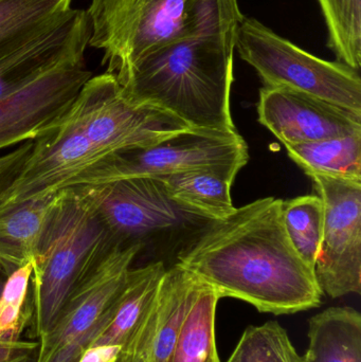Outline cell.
Masks as SVG:
<instances>
[{
  "label": "cell",
  "mask_w": 361,
  "mask_h": 362,
  "mask_svg": "<svg viewBox=\"0 0 361 362\" xmlns=\"http://www.w3.org/2000/svg\"><path fill=\"white\" fill-rule=\"evenodd\" d=\"M290 158L307 176L361 180V133L285 146Z\"/></svg>",
  "instance_id": "cell-21"
},
{
  "label": "cell",
  "mask_w": 361,
  "mask_h": 362,
  "mask_svg": "<svg viewBox=\"0 0 361 362\" xmlns=\"http://www.w3.org/2000/svg\"><path fill=\"white\" fill-rule=\"evenodd\" d=\"M329 30V47L338 62L361 66V0H318Z\"/></svg>",
  "instance_id": "cell-24"
},
{
  "label": "cell",
  "mask_w": 361,
  "mask_h": 362,
  "mask_svg": "<svg viewBox=\"0 0 361 362\" xmlns=\"http://www.w3.org/2000/svg\"><path fill=\"white\" fill-rule=\"evenodd\" d=\"M34 141L17 146L8 154L0 156V195L10 187L25 165L33 148Z\"/></svg>",
  "instance_id": "cell-27"
},
{
  "label": "cell",
  "mask_w": 361,
  "mask_h": 362,
  "mask_svg": "<svg viewBox=\"0 0 361 362\" xmlns=\"http://www.w3.org/2000/svg\"><path fill=\"white\" fill-rule=\"evenodd\" d=\"M258 115L284 146L361 133V114L286 87H263Z\"/></svg>",
  "instance_id": "cell-13"
},
{
  "label": "cell",
  "mask_w": 361,
  "mask_h": 362,
  "mask_svg": "<svg viewBox=\"0 0 361 362\" xmlns=\"http://www.w3.org/2000/svg\"><path fill=\"white\" fill-rule=\"evenodd\" d=\"M116 362H129V361H121V359L118 358V361H117Z\"/></svg>",
  "instance_id": "cell-32"
},
{
  "label": "cell",
  "mask_w": 361,
  "mask_h": 362,
  "mask_svg": "<svg viewBox=\"0 0 361 362\" xmlns=\"http://www.w3.org/2000/svg\"><path fill=\"white\" fill-rule=\"evenodd\" d=\"M33 264H28L6 276L0 295V340L19 341L27 321L31 320L30 280Z\"/></svg>",
  "instance_id": "cell-26"
},
{
  "label": "cell",
  "mask_w": 361,
  "mask_h": 362,
  "mask_svg": "<svg viewBox=\"0 0 361 362\" xmlns=\"http://www.w3.org/2000/svg\"><path fill=\"white\" fill-rule=\"evenodd\" d=\"M143 249L140 244L116 245L74 285L52 329L40 339L35 362H78L110 322L112 305Z\"/></svg>",
  "instance_id": "cell-9"
},
{
  "label": "cell",
  "mask_w": 361,
  "mask_h": 362,
  "mask_svg": "<svg viewBox=\"0 0 361 362\" xmlns=\"http://www.w3.org/2000/svg\"><path fill=\"white\" fill-rule=\"evenodd\" d=\"M89 37L86 11L72 8L46 33L0 59V98L23 88L61 64L85 59Z\"/></svg>",
  "instance_id": "cell-14"
},
{
  "label": "cell",
  "mask_w": 361,
  "mask_h": 362,
  "mask_svg": "<svg viewBox=\"0 0 361 362\" xmlns=\"http://www.w3.org/2000/svg\"><path fill=\"white\" fill-rule=\"evenodd\" d=\"M8 344L6 341H0V356H1L2 354H4V351L6 350V348H8Z\"/></svg>",
  "instance_id": "cell-30"
},
{
  "label": "cell",
  "mask_w": 361,
  "mask_h": 362,
  "mask_svg": "<svg viewBox=\"0 0 361 362\" xmlns=\"http://www.w3.org/2000/svg\"><path fill=\"white\" fill-rule=\"evenodd\" d=\"M116 245L86 187L59 192L30 280V321L36 338L50 332L74 285Z\"/></svg>",
  "instance_id": "cell-3"
},
{
  "label": "cell",
  "mask_w": 361,
  "mask_h": 362,
  "mask_svg": "<svg viewBox=\"0 0 361 362\" xmlns=\"http://www.w3.org/2000/svg\"><path fill=\"white\" fill-rule=\"evenodd\" d=\"M59 192L0 210V269L6 276L33 264Z\"/></svg>",
  "instance_id": "cell-17"
},
{
  "label": "cell",
  "mask_w": 361,
  "mask_h": 362,
  "mask_svg": "<svg viewBox=\"0 0 361 362\" xmlns=\"http://www.w3.org/2000/svg\"><path fill=\"white\" fill-rule=\"evenodd\" d=\"M237 0H201L194 25L114 74L125 95L189 127L237 132L230 110Z\"/></svg>",
  "instance_id": "cell-2"
},
{
  "label": "cell",
  "mask_w": 361,
  "mask_h": 362,
  "mask_svg": "<svg viewBox=\"0 0 361 362\" xmlns=\"http://www.w3.org/2000/svg\"><path fill=\"white\" fill-rule=\"evenodd\" d=\"M91 76L85 59H76L0 98V151L35 141L59 127Z\"/></svg>",
  "instance_id": "cell-11"
},
{
  "label": "cell",
  "mask_w": 361,
  "mask_h": 362,
  "mask_svg": "<svg viewBox=\"0 0 361 362\" xmlns=\"http://www.w3.org/2000/svg\"><path fill=\"white\" fill-rule=\"evenodd\" d=\"M304 362H361V316L352 308H330L309 321Z\"/></svg>",
  "instance_id": "cell-19"
},
{
  "label": "cell",
  "mask_w": 361,
  "mask_h": 362,
  "mask_svg": "<svg viewBox=\"0 0 361 362\" xmlns=\"http://www.w3.org/2000/svg\"><path fill=\"white\" fill-rule=\"evenodd\" d=\"M282 216L292 246L301 259L315 269L324 236V204L321 197L316 194L283 200Z\"/></svg>",
  "instance_id": "cell-23"
},
{
  "label": "cell",
  "mask_w": 361,
  "mask_h": 362,
  "mask_svg": "<svg viewBox=\"0 0 361 362\" xmlns=\"http://www.w3.org/2000/svg\"><path fill=\"white\" fill-rule=\"evenodd\" d=\"M218 301L215 291L199 281L170 362H220L215 341Z\"/></svg>",
  "instance_id": "cell-22"
},
{
  "label": "cell",
  "mask_w": 361,
  "mask_h": 362,
  "mask_svg": "<svg viewBox=\"0 0 361 362\" xmlns=\"http://www.w3.org/2000/svg\"><path fill=\"white\" fill-rule=\"evenodd\" d=\"M201 0H91L88 46L103 51L106 71L118 74L148 51L186 35Z\"/></svg>",
  "instance_id": "cell-6"
},
{
  "label": "cell",
  "mask_w": 361,
  "mask_h": 362,
  "mask_svg": "<svg viewBox=\"0 0 361 362\" xmlns=\"http://www.w3.org/2000/svg\"><path fill=\"white\" fill-rule=\"evenodd\" d=\"M239 171L235 168L194 170L157 180L162 181L170 199L180 208L209 221H220L235 210L230 189Z\"/></svg>",
  "instance_id": "cell-18"
},
{
  "label": "cell",
  "mask_w": 361,
  "mask_h": 362,
  "mask_svg": "<svg viewBox=\"0 0 361 362\" xmlns=\"http://www.w3.org/2000/svg\"><path fill=\"white\" fill-rule=\"evenodd\" d=\"M227 362H304L288 332L276 321L245 329Z\"/></svg>",
  "instance_id": "cell-25"
},
{
  "label": "cell",
  "mask_w": 361,
  "mask_h": 362,
  "mask_svg": "<svg viewBox=\"0 0 361 362\" xmlns=\"http://www.w3.org/2000/svg\"><path fill=\"white\" fill-rule=\"evenodd\" d=\"M235 48L256 70L264 86L295 89L361 114L358 70L314 57L243 15L235 32Z\"/></svg>",
  "instance_id": "cell-5"
},
{
  "label": "cell",
  "mask_w": 361,
  "mask_h": 362,
  "mask_svg": "<svg viewBox=\"0 0 361 362\" xmlns=\"http://www.w3.org/2000/svg\"><path fill=\"white\" fill-rule=\"evenodd\" d=\"M199 278L178 263L165 270L156 300V314L146 362H170Z\"/></svg>",
  "instance_id": "cell-16"
},
{
  "label": "cell",
  "mask_w": 361,
  "mask_h": 362,
  "mask_svg": "<svg viewBox=\"0 0 361 362\" xmlns=\"http://www.w3.org/2000/svg\"><path fill=\"white\" fill-rule=\"evenodd\" d=\"M63 121L106 156L146 148L191 129L165 110L129 100L107 71L83 85Z\"/></svg>",
  "instance_id": "cell-7"
},
{
  "label": "cell",
  "mask_w": 361,
  "mask_h": 362,
  "mask_svg": "<svg viewBox=\"0 0 361 362\" xmlns=\"http://www.w3.org/2000/svg\"><path fill=\"white\" fill-rule=\"evenodd\" d=\"M73 0H0V59L61 23Z\"/></svg>",
  "instance_id": "cell-20"
},
{
  "label": "cell",
  "mask_w": 361,
  "mask_h": 362,
  "mask_svg": "<svg viewBox=\"0 0 361 362\" xmlns=\"http://www.w3.org/2000/svg\"><path fill=\"white\" fill-rule=\"evenodd\" d=\"M86 187L100 218L117 244L156 246L161 255L178 253L209 225V219L172 202L162 181L129 178Z\"/></svg>",
  "instance_id": "cell-4"
},
{
  "label": "cell",
  "mask_w": 361,
  "mask_h": 362,
  "mask_svg": "<svg viewBox=\"0 0 361 362\" xmlns=\"http://www.w3.org/2000/svg\"><path fill=\"white\" fill-rule=\"evenodd\" d=\"M324 204V228L315 274L336 299L361 291V180L309 176Z\"/></svg>",
  "instance_id": "cell-10"
},
{
  "label": "cell",
  "mask_w": 361,
  "mask_h": 362,
  "mask_svg": "<svg viewBox=\"0 0 361 362\" xmlns=\"http://www.w3.org/2000/svg\"><path fill=\"white\" fill-rule=\"evenodd\" d=\"M107 157L81 132L61 121L34 141L18 175L0 195V210L69 187L78 176Z\"/></svg>",
  "instance_id": "cell-12"
},
{
  "label": "cell",
  "mask_w": 361,
  "mask_h": 362,
  "mask_svg": "<svg viewBox=\"0 0 361 362\" xmlns=\"http://www.w3.org/2000/svg\"><path fill=\"white\" fill-rule=\"evenodd\" d=\"M4 281L2 279H0V295H1L2 287H4Z\"/></svg>",
  "instance_id": "cell-31"
},
{
  "label": "cell",
  "mask_w": 361,
  "mask_h": 362,
  "mask_svg": "<svg viewBox=\"0 0 361 362\" xmlns=\"http://www.w3.org/2000/svg\"><path fill=\"white\" fill-rule=\"evenodd\" d=\"M122 348L119 346H88L78 362H116Z\"/></svg>",
  "instance_id": "cell-28"
},
{
  "label": "cell",
  "mask_w": 361,
  "mask_h": 362,
  "mask_svg": "<svg viewBox=\"0 0 361 362\" xmlns=\"http://www.w3.org/2000/svg\"><path fill=\"white\" fill-rule=\"evenodd\" d=\"M21 354H25V353H21ZM21 354L15 355V356L11 357V358L4 359V361H0V362H21L20 357L18 356V355Z\"/></svg>",
  "instance_id": "cell-29"
},
{
  "label": "cell",
  "mask_w": 361,
  "mask_h": 362,
  "mask_svg": "<svg viewBox=\"0 0 361 362\" xmlns=\"http://www.w3.org/2000/svg\"><path fill=\"white\" fill-rule=\"evenodd\" d=\"M248 159L247 144L237 132L190 129L146 148L112 155L78 176L70 187L129 178H160L194 170H242Z\"/></svg>",
  "instance_id": "cell-8"
},
{
  "label": "cell",
  "mask_w": 361,
  "mask_h": 362,
  "mask_svg": "<svg viewBox=\"0 0 361 362\" xmlns=\"http://www.w3.org/2000/svg\"><path fill=\"white\" fill-rule=\"evenodd\" d=\"M167 268L161 261L131 268L124 286L112 305L110 322L91 340L88 346L123 348L154 310L159 286Z\"/></svg>",
  "instance_id": "cell-15"
},
{
  "label": "cell",
  "mask_w": 361,
  "mask_h": 362,
  "mask_svg": "<svg viewBox=\"0 0 361 362\" xmlns=\"http://www.w3.org/2000/svg\"><path fill=\"white\" fill-rule=\"evenodd\" d=\"M283 199L265 197L210 221L179 253L176 263L222 298L247 302L281 316L318 308L321 288L315 269L292 246L282 216Z\"/></svg>",
  "instance_id": "cell-1"
}]
</instances>
